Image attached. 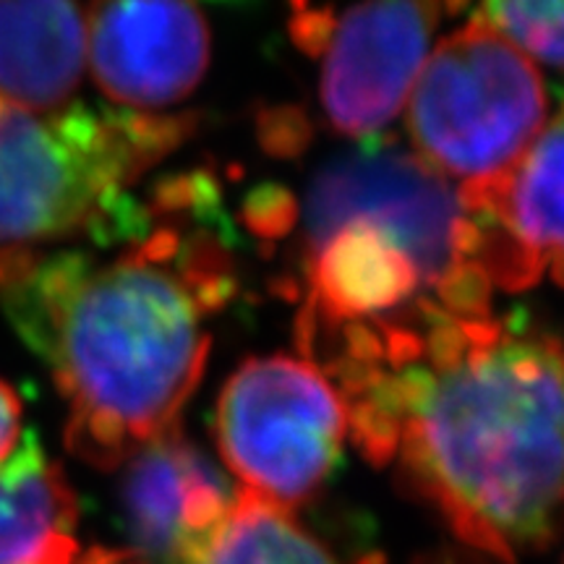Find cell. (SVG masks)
Masks as SVG:
<instances>
[{"label": "cell", "mask_w": 564, "mask_h": 564, "mask_svg": "<svg viewBox=\"0 0 564 564\" xmlns=\"http://www.w3.org/2000/svg\"><path fill=\"white\" fill-rule=\"evenodd\" d=\"M340 392L356 447L465 544L514 562L564 523V348L523 312H403L295 327Z\"/></svg>", "instance_id": "cell-1"}, {"label": "cell", "mask_w": 564, "mask_h": 564, "mask_svg": "<svg viewBox=\"0 0 564 564\" xmlns=\"http://www.w3.org/2000/svg\"><path fill=\"white\" fill-rule=\"evenodd\" d=\"M217 196L167 183L118 251H0V308L51 366L66 444L100 470L178 429L212 348L209 319L236 293L220 232L199 225Z\"/></svg>", "instance_id": "cell-2"}, {"label": "cell", "mask_w": 564, "mask_h": 564, "mask_svg": "<svg viewBox=\"0 0 564 564\" xmlns=\"http://www.w3.org/2000/svg\"><path fill=\"white\" fill-rule=\"evenodd\" d=\"M194 131L192 116L66 108L0 116V251L82 236Z\"/></svg>", "instance_id": "cell-3"}, {"label": "cell", "mask_w": 564, "mask_h": 564, "mask_svg": "<svg viewBox=\"0 0 564 564\" xmlns=\"http://www.w3.org/2000/svg\"><path fill=\"white\" fill-rule=\"evenodd\" d=\"M546 116L539 68L476 13L429 53L405 102L415 154L457 192L505 178Z\"/></svg>", "instance_id": "cell-4"}, {"label": "cell", "mask_w": 564, "mask_h": 564, "mask_svg": "<svg viewBox=\"0 0 564 564\" xmlns=\"http://www.w3.org/2000/svg\"><path fill=\"white\" fill-rule=\"evenodd\" d=\"M295 220L303 241L348 220L369 223L413 259L429 299L453 312L491 308L476 225L453 183L415 152L366 141L335 154L308 181Z\"/></svg>", "instance_id": "cell-5"}, {"label": "cell", "mask_w": 564, "mask_h": 564, "mask_svg": "<svg viewBox=\"0 0 564 564\" xmlns=\"http://www.w3.org/2000/svg\"><path fill=\"white\" fill-rule=\"evenodd\" d=\"M215 436L241 491L293 512L335 474L350 426L333 379L308 358L278 352L230 373Z\"/></svg>", "instance_id": "cell-6"}, {"label": "cell", "mask_w": 564, "mask_h": 564, "mask_svg": "<svg viewBox=\"0 0 564 564\" xmlns=\"http://www.w3.org/2000/svg\"><path fill=\"white\" fill-rule=\"evenodd\" d=\"M440 17L434 3L333 11L312 55H322L319 100L335 131L373 141L394 121L432 53Z\"/></svg>", "instance_id": "cell-7"}, {"label": "cell", "mask_w": 564, "mask_h": 564, "mask_svg": "<svg viewBox=\"0 0 564 564\" xmlns=\"http://www.w3.org/2000/svg\"><path fill=\"white\" fill-rule=\"evenodd\" d=\"M457 194L494 288L525 291L546 272L564 288V100L505 178Z\"/></svg>", "instance_id": "cell-8"}, {"label": "cell", "mask_w": 564, "mask_h": 564, "mask_svg": "<svg viewBox=\"0 0 564 564\" xmlns=\"http://www.w3.org/2000/svg\"><path fill=\"white\" fill-rule=\"evenodd\" d=\"M87 66L97 89L131 112H158L194 95L209 68L207 17L192 3H95Z\"/></svg>", "instance_id": "cell-9"}, {"label": "cell", "mask_w": 564, "mask_h": 564, "mask_svg": "<svg viewBox=\"0 0 564 564\" xmlns=\"http://www.w3.org/2000/svg\"><path fill=\"white\" fill-rule=\"evenodd\" d=\"M123 510L147 562L199 564L232 510L220 470L173 429L123 465Z\"/></svg>", "instance_id": "cell-10"}, {"label": "cell", "mask_w": 564, "mask_h": 564, "mask_svg": "<svg viewBox=\"0 0 564 564\" xmlns=\"http://www.w3.org/2000/svg\"><path fill=\"white\" fill-rule=\"evenodd\" d=\"M306 295L295 327H335L398 314L426 299L413 259L369 223L348 220L303 241Z\"/></svg>", "instance_id": "cell-11"}, {"label": "cell", "mask_w": 564, "mask_h": 564, "mask_svg": "<svg viewBox=\"0 0 564 564\" xmlns=\"http://www.w3.org/2000/svg\"><path fill=\"white\" fill-rule=\"evenodd\" d=\"M87 68V11L63 0L0 3V116L68 108Z\"/></svg>", "instance_id": "cell-12"}, {"label": "cell", "mask_w": 564, "mask_h": 564, "mask_svg": "<svg viewBox=\"0 0 564 564\" xmlns=\"http://www.w3.org/2000/svg\"><path fill=\"white\" fill-rule=\"evenodd\" d=\"M79 505L58 463L34 440L0 465V564H70Z\"/></svg>", "instance_id": "cell-13"}, {"label": "cell", "mask_w": 564, "mask_h": 564, "mask_svg": "<svg viewBox=\"0 0 564 564\" xmlns=\"http://www.w3.org/2000/svg\"><path fill=\"white\" fill-rule=\"evenodd\" d=\"M199 564H340L324 541L282 510L238 489L232 510Z\"/></svg>", "instance_id": "cell-14"}, {"label": "cell", "mask_w": 564, "mask_h": 564, "mask_svg": "<svg viewBox=\"0 0 564 564\" xmlns=\"http://www.w3.org/2000/svg\"><path fill=\"white\" fill-rule=\"evenodd\" d=\"M476 17L531 61L564 68V3H486Z\"/></svg>", "instance_id": "cell-15"}, {"label": "cell", "mask_w": 564, "mask_h": 564, "mask_svg": "<svg viewBox=\"0 0 564 564\" xmlns=\"http://www.w3.org/2000/svg\"><path fill=\"white\" fill-rule=\"evenodd\" d=\"M21 440V403L9 384L0 382V465L17 453Z\"/></svg>", "instance_id": "cell-16"}, {"label": "cell", "mask_w": 564, "mask_h": 564, "mask_svg": "<svg viewBox=\"0 0 564 564\" xmlns=\"http://www.w3.org/2000/svg\"><path fill=\"white\" fill-rule=\"evenodd\" d=\"M70 564H150L133 549H108V546H89L79 549V554Z\"/></svg>", "instance_id": "cell-17"}]
</instances>
